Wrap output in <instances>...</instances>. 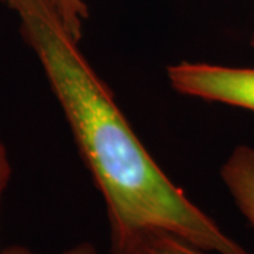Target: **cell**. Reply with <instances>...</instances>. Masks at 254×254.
<instances>
[{
	"mask_svg": "<svg viewBox=\"0 0 254 254\" xmlns=\"http://www.w3.org/2000/svg\"><path fill=\"white\" fill-rule=\"evenodd\" d=\"M66 30L78 41L81 40L83 24L89 17V10L85 0H51Z\"/></svg>",
	"mask_w": 254,
	"mask_h": 254,
	"instance_id": "cell-5",
	"label": "cell"
},
{
	"mask_svg": "<svg viewBox=\"0 0 254 254\" xmlns=\"http://www.w3.org/2000/svg\"><path fill=\"white\" fill-rule=\"evenodd\" d=\"M113 254H208L188 242L157 229H141L110 237Z\"/></svg>",
	"mask_w": 254,
	"mask_h": 254,
	"instance_id": "cell-4",
	"label": "cell"
},
{
	"mask_svg": "<svg viewBox=\"0 0 254 254\" xmlns=\"http://www.w3.org/2000/svg\"><path fill=\"white\" fill-rule=\"evenodd\" d=\"M106 202L110 237L157 229L202 252L250 254L177 187L141 144L51 0H7Z\"/></svg>",
	"mask_w": 254,
	"mask_h": 254,
	"instance_id": "cell-1",
	"label": "cell"
},
{
	"mask_svg": "<svg viewBox=\"0 0 254 254\" xmlns=\"http://www.w3.org/2000/svg\"><path fill=\"white\" fill-rule=\"evenodd\" d=\"M11 173H13V170H11L9 151H7V147L0 137V203H1L4 190L9 187Z\"/></svg>",
	"mask_w": 254,
	"mask_h": 254,
	"instance_id": "cell-7",
	"label": "cell"
},
{
	"mask_svg": "<svg viewBox=\"0 0 254 254\" xmlns=\"http://www.w3.org/2000/svg\"><path fill=\"white\" fill-rule=\"evenodd\" d=\"M0 254H38L33 250H30L27 247L24 246H18V245H13L3 249ZM61 254H96V249L93 247V245L88 243V242H83V243H79V245L73 246L71 249L65 250Z\"/></svg>",
	"mask_w": 254,
	"mask_h": 254,
	"instance_id": "cell-6",
	"label": "cell"
},
{
	"mask_svg": "<svg viewBox=\"0 0 254 254\" xmlns=\"http://www.w3.org/2000/svg\"><path fill=\"white\" fill-rule=\"evenodd\" d=\"M1 1H3V3H6V4H7V0H1Z\"/></svg>",
	"mask_w": 254,
	"mask_h": 254,
	"instance_id": "cell-9",
	"label": "cell"
},
{
	"mask_svg": "<svg viewBox=\"0 0 254 254\" xmlns=\"http://www.w3.org/2000/svg\"><path fill=\"white\" fill-rule=\"evenodd\" d=\"M167 75L181 95L254 112V68L180 63L168 66Z\"/></svg>",
	"mask_w": 254,
	"mask_h": 254,
	"instance_id": "cell-2",
	"label": "cell"
},
{
	"mask_svg": "<svg viewBox=\"0 0 254 254\" xmlns=\"http://www.w3.org/2000/svg\"><path fill=\"white\" fill-rule=\"evenodd\" d=\"M220 177L237 209L254 229V147H236L222 165Z\"/></svg>",
	"mask_w": 254,
	"mask_h": 254,
	"instance_id": "cell-3",
	"label": "cell"
},
{
	"mask_svg": "<svg viewBox=\"0 0 254 254\" xmlns=\"http://www.w3.org/2000/svg\"><path fill=\"white\" fill-rule=\"evenodd\" d=\"M250 46H252V48L254 50V33L253 36H252V40H250Z\"/></svg>",
	"mask_w": 254,
	"mask_h": 254,
	"instance_id": "cell-8",
	"label": "cell"
}]
</instances>
